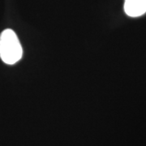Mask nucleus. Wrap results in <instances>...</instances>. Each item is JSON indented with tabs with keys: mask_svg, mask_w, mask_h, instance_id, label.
Returning a JSON list of instances; mask_svg holds the SVG:
<instances>
[{
	"mask_svg": "<svg viewBox=\"0 0 146 146\" xmlns=\"http://www.w3.org/2000/svg\"><path fill=\"white\" fill-rule=\"evenodd\" d=\"M23 50L19 38L12 29H7L0 34V58L7 64H15L22 57Z\"/></svg>",
	"mask_w": 146,
	"mask_h": 146,
	"instance_id": "f257e3e1",
	"label": "nucleus"
},
{
	"mask_svg": "<svg viewBox=\"0 0 146 146\" xmlns=\"http://www.w3.org/2000/svg\"><path fill=\"white\" fill-rule=\"evenodd\" d=\"M124 11L131 17H138L146 12V0H124Z\"/></svg>",
	"mask_w": 146,
	"mask_h": 146,
	"instance_id": "f03ea898",
	"label": "nucleus"
}]
</instances>
